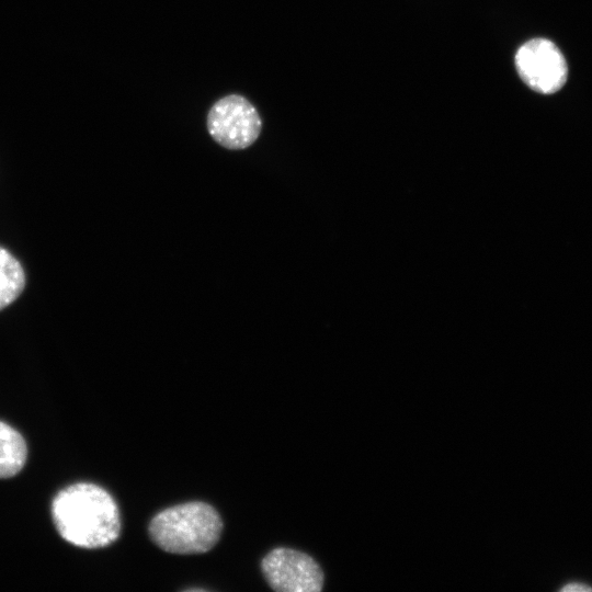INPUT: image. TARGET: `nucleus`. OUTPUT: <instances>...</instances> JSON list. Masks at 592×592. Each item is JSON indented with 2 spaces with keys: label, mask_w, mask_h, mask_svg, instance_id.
I'll return each mask as SVG.
<instances>
[{
  "label": "nucleus",
  "mask_w": 592,
  "mask_h": 592,
  "mask_svg": "<svg viewBox=\"0 0 592 592\" xmlns=\"http://www.w3.org/2000/svg\"><path fill=\"white\" fill-rule=\"evenodd\" d=\"M25 286V273L15 257L0 247V310L13 303Z\"/></svg>",
  "instance_id": "nucleus-7"
},
{
  "label": "nucleus",
  "mask_w": 592,
  "mask_h": 592,
  "mask_svg": "<svg viewBox=\"0 0 592 592\" xmlns=\"http://www.w3.org/2000/svg\"><path fill=\"white\" fill-rule=\"evenodd\" d=\"M514 62L522 81L535 92L555 93L567 81V61L557 45L547 38L525 42L517 48Z\"/></svg>",
  "instance_id": "nucleus-4"
},
{
  "label": "nucleus",
  "mask_w": 592,
  "mask_h": 592,
  "mask_svg": "<svg viewBox=\"0 0 592 592\" xmlns=\"http://www.w3.org/2000/svg\"><path fill=\"white\" fill-rule=\"evenodd\" d=\"M52 517L59 535L81 548H102L121 533V515L113 497L89 482L59 491L52 503Z\"/></svg>",
  "instance_id": "nucleus-1"
},
{
  "label": "nucleus",
  "mask_w": 592,
  "mask_h": 592,
  "mask_svg": "<svg viewBox=\"0 0 592 592\" xmlns=\"http://www.w3.org/2000/svg\"><path fill=\"white\" fill-rule=\"evenodd\" d=\"M27 447L23 436L0 421V478L15 476L25 465Z\"/></svg>",
  "instance_id": "nucleus-6"
},
{
  "label": "nucleus",
  "mask_w": 592,
  "mask_h": 592,
  "mask_svg": "<svg viewBox=\"0 0 592 592\" xmlns=\"http://www.w3.org/2000/svg\"><path fill=\"white\" fill-rule=\"evenodd\" d=\"M221 530L218 512L201 501L164 509L149 524V535L158 547L181 555L210 550L217 544Z\"/></svg>",
  "instance_id": "nucleus-2"
},
{
  "label": "nucleus",
  "mask_w": 592,
  "mask_h": 592,
  "mask_svg": "<svg viewBox=\"0 0 592 592\" xmlns=\"http://www.w3.org/2000/svg\"><path fill=\"white\" fill-rule=\"evenodd\" d=\"M206 126L208 134L218 145L229 150H242L260 136L262 119L248 99L232 93L212 105Z\"/></svg>",
  "instance_id": "nucleus-3"
},
{
  "label": "nucleus",
  "mask_w": 592,
  "mask_h": 592,
  "mask_svg": "<svg viewBox=\"0 0 592 592\" xmlns=\"http://www.w3.org/2000/svg\"><path fill=\"white\" fill-rule=\"evenodd\" d=\"M562 591H566V592H574V591H579V592H582V591H592V588H590L589 585H585L583 583H569L567 585H565L562 589Z\"/></svg>",
  "instance_id": "nucleus-8"
},
{
  "label": "nucleus",
  "mask_w": 592,
  "mask_h": 592,
  "mask_svg": "<svg viewBox=\"0 0 592 592\" xmlns=\"http://www.w3.org/2000/svg\"><path fill=\"white\" fill-rule=\"evenodd\" d=\"M269 585L277 592H319L323 572L309 555L286 547L271 550L261 561Z\"/></svg>",
  "instance_id": "nucleus-5"
}]
</instances>
